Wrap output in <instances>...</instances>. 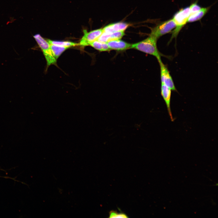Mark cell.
Returning <instances> with one entry per match:
<instances>
[{"instance_id":"13","label":"cell","mask_w":218,"mask_h":218,"mask_svg":"<svg viewBox=\"0 0 218 218\" xmlns=\"http://www.w3.org/2000/svg\"><path fill=\"white\" fill-rule=\"evenodd\" d=\"M50 47L54 58L57 60L62 53L69 48L50 44Z\"/></svg>"},{"instance_id":"10","label":"cell","mask_w":218,"mask_h":218,"mask_svg":"<svg viewBox=\"0 0 218 218\" xmlns=\"http://www.w3.org/2000/svg\"><path fill=\"white\" fill-rule=\"evenodd\" d=\"M128 24L123 22H119L109 25L103 29V32L110 33L114 32L124 31Z\"/></svg>"},{"instance_id":"12","label":"cell","mask_w":218,"mask_h":218,"mask_svg":"<svg viewBox=\"0 0 218 218\" xmlns=\"http://www.w3.org/2000/svg\"><path fill=\"white\" fill-rule=\"evenodd\" d=\"M90 45L100 51H108L111 50L107 43L101 42L97 40L91 43Z\"/></svg>"},{"instance_id":"3","label":"cell","mask_w":218,"mask_h":218,"mask_svg":"<svg viewBox=\"0 0 218 218\" xmlns=\"http://www.w3.org/2000/svg\"><path fill=\"white\" fill-rule=\"evenodd\" d=\"M33 37L43 52L47 61V67L55 64L57 60L52 54L50 44L39 34H35Z\"/></svg>"},{"instance_id":"9","label":"cell","mask_w":218,"mask_h":218,"mask_svg":"<svg viewBox=\"0 0 218 218\" xmlns=\"http://www.w3.org/2000/svg\"><path fill=\"white\" fill-rule=\"evenodd\" d=\"M124 35V31H119L110 33L103 32L97 40L101 42L107 43L111 40L120 39Z\"/></svg>"},{"instance_id":"14","label":"cell","mask_w":218,"mask_h":218,"mask_svg":"<svg viewBox=\"0 0 218 218\" xmlns=\"http://www.w3.org/2000/svg\"><path fill=\"white\" fill-rule=\"evenodd\" d=\"M47 41L50 44L67 47L69 48L71 47L74 46L78 45L77 43L69 41H53L50 39H47Z\"/></svg>"},{"instance_id":"7","label":"cell","mask_w":218,"mask_h":218,"mask_svg":"<svg viewBox=\"0 0 218 218\" xmlns=\"http://www.w3.org/2000/svg\"><path fill=\"white\" fill-rule=\"evenodd\" d=\"M161 94L167 106L168 113L171 121H174L170 108L171 90L163 84L161 83Z\"/></svg>"},{"instance_id":"11","label":"cell","mask_w":218,"mask_h":218,"mask_svg":"<svg viewBox=\"0 0 218 218\" xmlns=\"http://www.w3.org/2000/svg\"><path fill=\"white\" fill-rule=\"evenodd\" d=\"M209 8H203L197 12L190 15L187 22H194L201 19L207 13Z\"/></svg>"},{"instance_id":"1","label":"cell","mask_w":218,"mask_h":218,"mask_svg":"<svg viewBox=\"0 0 218 218\" xmlns=\"http://www.w3.org/2000/svg\"><path fill=\"white\" fill-rule=\"evenodd\" d=\"M157 39L150 36L142 41L131 44V48L134 49L155 57L157 60L162 54L158 51L157 45Z\"/></svg>"},{"instance_id":"5","label":"cell","mask_w":218,"mask_h":218,"mask_svg":"<svg viewBox=\"0 0 218 218\" xmlns=\"http://www.w3.org/2000/svg\"><path fill=\"white\" fill-rule=\"evenodd\" d=\"M159 63L161 83L164 84L173 91H177L172 78L167 66L163 63L161 58L157 59Z\"/></svg>"},{"instance_id":"8","label":"cell","mask_w":218,"mask_h":218,"mask_svg":"<svg viewBox=\"0 0 218 218\" xmlns=\"http://www.w3.org/2000/svg\"><path fill=\"white\" fill-rule=\"evenodd\" d=\"M107 43L110 50L118 51H124L131 48V44L120 39L110 41Z\"/></svg>"},{"instance_id":"6","label":"cell","mask_w":218,"mask_h":218,"mask_svg":"<svg viewBox=\"0 0 218 218\" xmlns=\"http://www.w3.org/2000/svg\"><path fill=\"white\" fill-rule=\"evenodd\" d=\"M103 32V29H100L88 32L83 30L84 35L81 39L79 45L82 47L90 45L91 42L97 40Z\"/></svg>"},{"instance_id":"2","label":"cell","mask_w":218,"mask_h":218,"mask_svg":"<svg viewBox=\"0 0 218 218\" xmlns=\"http://www.w3.org/2000/svg\"><path fill=\"white\" fill-rule=\"evenodd\" d=\"M190 15L189 7L182 8L175 14L173 19L176 27L172 32L170 41L174 38L177 37L180 30L187 22Z\"/></svg>"},{"instance_id":"15","label":"cell","mask_w":218,"mask_h":218,"mask_svg":"<svg viewBox=\"0 0 218 218\" xmlns=\"http://www.w3.org/2000/svg\"><path fill=\"white\" fill-rule=\"evenodd\" d=\"M109 218H128V216L125 213L120 212L118 213L116 211L111 210L109 213Z\"/></svg>"},{"instance_id":"4","label":"cell","mask_w":218,"mask_h":218,"mask_svg":"<svg viewBox=\"0 0 218 218\" xmlns=\"http://www.w3.org/2000/svg\"><path fill=\"white\" fill-rule=\"evenodd\" d=\"M176 27L173 18L161 22L151 29L150 36L157 39L171 31Z\"/></svg>"},{"instance_id":"16","label":"cell","mask_w":218,"mask_h":218,"mask_svg":"<svg viewBox=\"0 0 218 218\" xmlns=\"http://www.w3.org/2000/svg\"><path fill=\"white\" fill-rule=\"evenodd\" d=\"M189 8L190 15H191L200 10L201 8L196 3H195L191 5Z\"/></svg>"}]
</instances>
